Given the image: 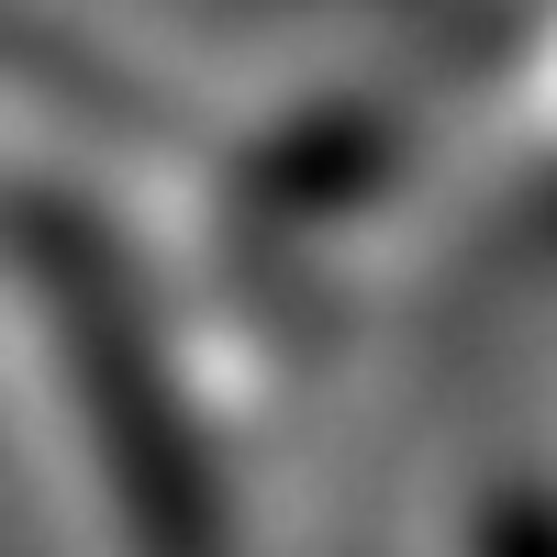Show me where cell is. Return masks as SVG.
I'll return each mask as SVG.
<instances>
[{
	"label": "cell",
	"instance_id": "6da1fadb",
	"mask_svg": "<svg viewBox=\"0 0 557 557\" xmlns=\"http://www.w3.org/2000/svg\"><path fill=\"white\" fill-rule=\"evenodd\" d=\"M12 246L45 278V312L67 335L78 412H89V446H101V480H112V513H123L134 557H235L223 469H212V446L190 424V401H178L157 301L123 268L112 223L57 201V190H34V201H12Z\"/></svg>",
	"mask_w": 557,
	"mask_h": 557
},
{
	"label": "cell",
	"instance_id": "7a4b0ae2",
	"mask_svg": "<svg viewBox=\"0 0 557 557\" xmlns=\"http://www.w3.org/2000/svg\"><path fill=\"white\" fill-rule=\"evenodd\" d=\"M380 168H391V134H380V123H301L290 146L257 157L246 201H257V212H290V223H301V212H346Z\"/></svg>",
	"mask_w": 557,
	"mask_h": 557
},
{
	"label": "cell",
	"instance_id": "3957f363",
	"mask_svg": "<svg viewBox=\"0 0 557 557\" xmlns=\"http://www.w3.org/2000/svg\"><path fill=\"white\" fill-rule=\"evenodd\" d=\"M480 557H557V491L546 480H513L480 502Z\"/></svg>",
	"mask_w": 557,
	"mask_h": 557
}]
</instances>
